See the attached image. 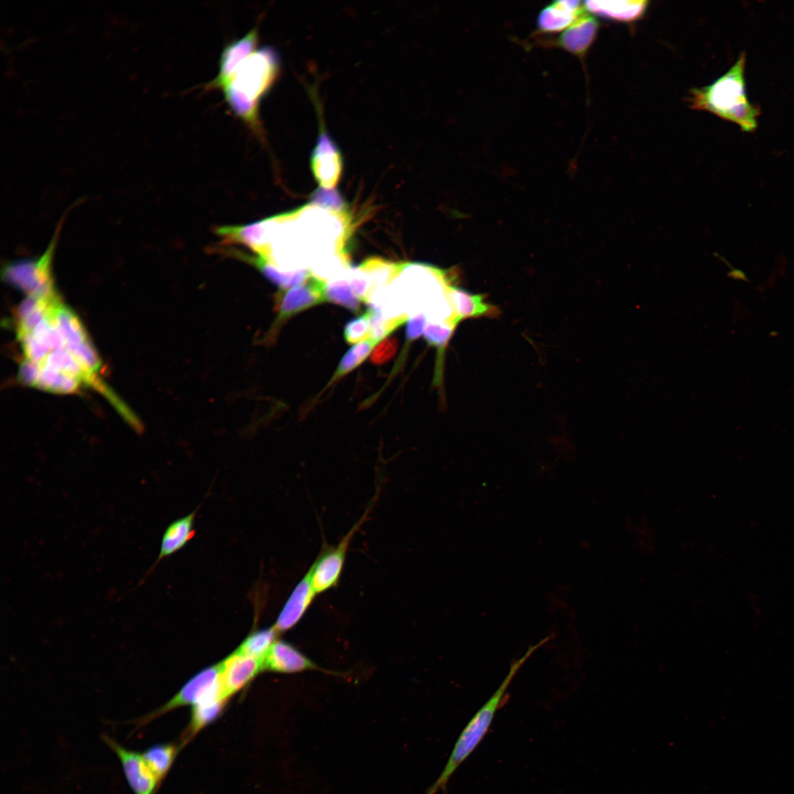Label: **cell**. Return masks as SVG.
Segmentation results:
<instances>
[{"instance_id":"8","label":"cell","mask_w":794,"mask_h":794,"mask_svg":"<svg viewBox=\"0 0 794 794\" xmlns=\"http://www.w3.org/2000/svg\"><path fill=\"white\" fill-rule=\"evenodd\" d=\"M339 379L378 397L401 420L414 427L419 434H431L449 428L468 410L464 404L422 408L412 399L403 384L391 379L383 378V382H375L353 374H341Z\"/></svg>"},{"instance_id":"15","label":"cell","mask_w":794,"mask_h":794,"mask_svg":"<svg viewBox=\"0 0 794 794\" xmlns=\"http://www.w3.org/2000/svg\"><path fill=\"white\" fill-rule=\"evenodd\" d=\"M515 507L522 516L537 515L556 507L555 473L550 464L519 484L515 493Z\"/></svg>"},{"instance_id":"5","label":"cell","mask_w":794,"mask_h":794,"mask_svg":"<svg viewBox=\"0 0 794 794\" xmlns=\"http://www.w3.org/2000/svg\"><path fill=\"white\" fill-rule=\"evenodd\" d=\"M79 478L96 521L135 562L143 565L150 539L114 470L90 451L81 463Z\"/></svg>"},{"instance_id":"9","label":"cell","mask_w":794,"mask_h":794,"mask_svg":"<svg viewBox=\"0 0 794 794\" xmlns=\"http://www.w3.org/2000/svg\"><path fill=\"white\" fill-rule=\"evenodd\" d=\"M683 494L672 485L643 484L635 495V507L640 515L655 526L653 556L650 575L662 580L664 575L666 532L674 511Z\"/></svg>"},{"instance_id":"1","label":"cell","mask_w":794,"mask_h":794,"mask_svg":"<svg viewBox=\"0 0 794 794\" xmlns=\"http://www.w3.org/2000/svg\"><path fill=\"white\" fill-rule=\"evenodd\" d=\"M421 101L412 72L395 68L356 100L332 132L344 161L384 198H390L389 157L414 122Z\"/></svg>"},{"instance_id":"17","label":"cell","mask_w":794,"mask_h":794,"mask_svg":"<svg viewBox=\"0 0 794 794\" xmlns=\"http://www.w3.org/2000/svg\"><path fill=\"white\" fill-rule=\"evenodd\" d=\"M297 763L288 769L264 779L248 794H291V782Z\"/></svg>"},{"instance_id":"6","label":"cell","mask_w":794,"mask_h":794,"mask_svg":"<svg viewBox=\"0 0 794 794\" xmlns=\"http://www.w3.org/2000/svg\"><path fill=\"white\" fill-rule=\"evenodd\" d=\"M669 447L678 461V471L670 485L682 494L696 480L723 475L741 478L750 471L749 462L731 453L726 441H709L676 428L670 433Z\"/></svg>"},{"instance_id":"14","label":"cell","mask_w":794,"mask_h":794,"mask_svg":"<svg viewBox=\"0 0 794 794\" xmlns=\"http://www.w3.org/2000/svg\"><path fill=\"white\" fill-rule=\"evenodd\" d=\"M465 305L504 321L521 319V308L511 290L503 283L478 281L465 294Z\"/></svg>"},{"instance_id":"4","label":"cell","mask_w":794,"mask_h":794,"mask_svg":"<svg viewBox=\"0 0 794 794\" xmlns=\"http://www.w3.org/2000/svg\"><path fill=\"white\" fill-rule=\"evenodd\" d=\"M489 421L466 410L451 427L431 434H419L414 442L415 475L403 497L401 507L411 506L432 479L490 451Z\"/></svg>"},{"instance_id":"18","label":"cell","mask_w":794,"mask_h":794,"mask_svg":"<svg viewBox=\"0 0 794 794\" xmlns=\"http://www.w3.org/2000/svg\"><path fill=\"white\" fill-rule=\"evenodd\" d=\"M564 753V747L555 753V757L549 762L547 769L545 772L540 775V777L528 788V791L525 794H540L543 788L546 786V784L551 780L554 771L556 766L559 763V760L561 759V755Z\"/></svg>"},{"instance_id":"13","label":"cell","mask_w":794,"mask_h":794,"mask_svg":"<svg viewBox=\"0 0 794 794\" xmlns=\"http://www.w3.org/2000/svg\"><path fill=\"white\" fill-rule=\"evenodd\" d=\"M490 451L536 469L540 465L541 449L533 441L521 418L498 419L490 431Z\"/></svg>"},{"instance_id":"2","label":"cell","mask_w":794,"mask_h":794,"mask_svg":"<svg viewBox=\"0 0 794 794\" xmlns=\"http://www.w3.org/2000/svg\"><path fill=\"white\" fill-rule=\"evenodd\" d=\"M84 356L57 388L11 396L3 404L9 423L33 436L42 444L74 447L87 442L78 411V389Z\"/></svg>"},{"instance_id":"16","label":"cell","mask_w":794,"mask_h":794,"mask_svg":"<svg viewBox=\"0 0 794 794\" xmlns=\"http://www.w3.org/2000/svg\"><path fill=\"white\" fill-rule=\"evenodd\" d=\"M598 513L593 506H579L560 525L556 540L562 547H573L582 543L597 524Z\"/></svg>"},{"instance_id":"7","label":"cell","mask_w":794,"mask_h":794,"mask_svg":"<svg viewBox=\"0 0 794 794\" xmlns=\"http://www.w3.org/2000/svg\"><path fill=\"white\" fill-rule=\"evenodd\" d=\"M387 57V44L380 41L361 56L342 64L331 81L326 109L312 129L333 132L364 92L385 74Z\"/></svg>"},{"instance_id":"3","label":"cell","mask_w":794,"mask_h":794,"mask_svg":"<svg viewBox=\"0 0 794 794\" xmlns=\"http://www.w3.org/2000/svg\"><path fill=\"white\" fill-rule=\"evenodd\" d=\"M463 135L478 180V201L464 236L465 250L471 266L483 281H500L513 261L514 233L508 218L489 190L483 155L474 131L468 130Z\"/></svg>"},{"instance_id":"11","label":"cell","mask_w":794,"mask_h":794,"mask_svg":"<svg viewBox=\"0 0 794 794\" xmlns=\"http://www.w3.org/2000/svg\"><path fill=\"white\" fill-rule=\"evenodd\" d=\"M566 515L567 513L565 511L556 506L537 514L522 525L509 541L503 558L487 580V583L540 548L549 539L557 525Z\"/></svg>"},{"instance_id":"10","label":"cell","mask_w":794,"mask_h":794,"mask_svg":"<svg viewBox=\"0 0 794 794\" xmlns=\"http://www.w3.org/2000/svg\"><path fill=\"white\" fill-rule=\"evenodd\" d=\"M56 549L57 559L51 580L81 589L105 590L114 588L122 573L120 569L95 558Z\"/></svg>"},{"instance_id":"12","label":"cell","mask_w":794,"mask_h":794,"mask_svg":"<svg viewBox=\"0 0 794 794\" xmlns=\"http://www.w3.org/2000/svg\"><path fill=\"white\" fill-rule=\"evenodd\" d=\"M396 340L394 331L368 339L332 340L325 344V350L342 363L366 366L382 377L394 357Z\"/></svg>"}]
</instances>
